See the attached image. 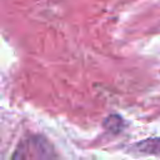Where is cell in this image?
Wrapping results in <instances>:
<instances>
[{"mask_svg": "<svg viewBox=\"0 0 160 160\" xmlns=\"http://www.w3.org/2000/svg\"><path fill=\"white\" fill-rule=\"evenodd\" d=\"M139 151L146 154H160V139H148L136 145Z\"/></svg>", "mask_w": 160, "mask_h": 160, "instance_id": "6da1fadb", "label": "cell"}]
</instances>
